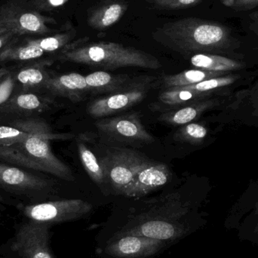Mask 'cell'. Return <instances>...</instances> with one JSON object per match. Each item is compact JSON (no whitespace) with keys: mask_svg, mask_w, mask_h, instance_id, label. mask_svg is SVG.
<instances>
[{"mask_svg":"<svg viewBox=\"0 0 258 258\" xmlns=\"http://www.w3.org/2000/svg\"><path fill=\"white\" fill-rule=\"evenodd\" d=\"M201 0H151L152 3L164 9H176L195 6Z\"/></svg>","mask_w":258,"mask_h":258,"instance_id":"27","label":"cell"},{"mask_svg":"<svg viewBox=\"0 0 258 258\" xmlns=\"http://www.w3.org/2000/svg\"><path fill=\"white\" fill-rule=\"evenodd\" d=\"M42 88L53 95L63 97L73 102L83 101L89 94L86 77L77 73L50 77Z\"/></svg>","mask_w":258,"mask_h":258,"instance_id":"13","label":"cell"},{"mask_svg":"<svg viewBox=\"0 0 258 258\" xmlns=\"http://www.w3.org/2000/svg\"><path fill=\"white\" fill-rule=\"evenodd\" d=\"M54 104L49 98H44L35 94L17 95L3 104L2 110L10 113H33L48 110Z\"/></svg>","mask_w":258,"mask_h":258,"instance_id":"20","label":"cell"},{"mask_svg":"<svg viewBox=\"0 0 258 258\" xmlns=\"http://www.w3.org/2000/svg\"><path fill=\"white\" fill-rule=\"evenodd\" d=\"M153 38L182 54L227 53L237 44L230 29L224 24L196 18L164 24L155 32Z\"/></svg>","mask_w":258,"mask_h":258,"instance_id":"2","label":"cell"},{"mask_svg":"<svg viewBox=\"0 0 258 258\" xmlns=\"http://www.w3.org/2000/svg\"><path fill=\"white\" fill-rule=\"evenodd\" d=\"M51 63L50 60H45L42 63L23 68L17 74V81L26 89L36 86L42 87L45 81L51 77L45 69V66Z\"/></svg>","mask_w":258,"mask_h":258,"instance_id":"24","label":"cell"},{"mask_svg":"<svg viewBox=\"0 0 258 258\" xmlns=\"http://www.w3.org/2000/svg\"><path fill=\"white\" fill-rule=\"evenodd\" d=\"M195 228L189 203L179 192L132 203L104 226L98 237L130 233L174 244Z\"/></svg>","mask_w":258,"mask_h":258,"instance_id":"1","label":"cell"},{"mask_svg":"<svg viewBox=\"0 0 258 258\" xmlns=\"http://www.w3.org/2000/svg\"><path fill=\"white\" fill-rule=\"evenodd\" d=\"M69 0H45L47 4L49 5L51 7H58V6H63Z\"/></svg>","mask_w":258,"mask_h":258,"instance_id":"31","label":"cell"},{"mask_svg":"<svg viewBox=\"0 0 258 258\" xmlns=\"http://www.w3.org/2000/svg\"><path fill=\"white\" fill-rule=\"evenodd\" d=\"M99 162L107 181L110 182L118 195L122 196L134 177L152 162L141 153L128 149L109 153Z\"/></svg>","mask_w":258,"mask_h":258,"instance_id":"7","label":"cell"},{"mask_svg":"<svg viewBox=\"0 0 258 258\" xmlns=\"http://www.w3.org/2000/svg\"><path fill=\"white\" fill-rule=\"evenodd\" d=\"M190 63L198 69L214 72L228 73L243 68L242 62L213 54H197L191 56Z\"/></svg>","mask_w":258,"mask_h":258,"instance_id":"21","label":"cell"},{"mask_svg":"<svg viewBox=\"0 0 258 258\" xmlns=\"http://www.w3.org/2000/svg\"><path fill=\"white\" fill-rule=\"evenodd\" d=\"M50 225L31 221L20 227L12 244L22 258H54L49 246Z\"/></svg>","mask_w":258,"mask_h":258,"instance_id":"10","label":"cell"},{"mask_svg":"<svg viewBox=\"0 0 258 258\" xmlns=\"http://www.w3.org/2000/svg\"><path fill=\"white\" fill-rule=\"evenodd\" d=\"M216 104L214 100H200L172 110H166L159 116V120L171 125H183L190 123L202 113Z\"/></svg>","mask_w":258,"mask_h":258,"instance_id":"17","label":"cell"},{"mask_svg":"<svg viewBox=\"0 0 258 258\" xmlns=\"http://www.w3.org/2000/svg\"><path fill=\"white\" fill-rule=\"evenodd\" d=\"M3 197H2L1 195H0V203H1V202H3Z\"/></svg>","mask_w":258,"mask_h":258,"instance_id":"34","label":"cell"},{"mask_svg":"<svg viewBox=\"0 0 258 258\" xmlns=\"http://www.w3.org/2000/svg\"><path fill=\"white\" fill-rule=\"evenodd\" d=\"M226 75H228V73L214 72L201 69L188 70L179 74L165 76L161 79L160 81L159 80L156 82V86H159L161 89L165 90L179 89L192 86L209 79Z\"/></svg>","mask_w":258,"mask_h":258,"instance_id":"18","label":"cell"},{"mask_svg":"<svg viewBox=\"0 0 258 258\" xmlns=\"http://www.w3.org/2000/svg\"><path fill=\"white\" fill-rule=\"evenodd\" d=\"M238 77L233 75H226L224 77H217V78L209 79L204 80L197 84L192 86H186L184 89H191L200 92H213L215 89L230 86L236 81Z\"/></svg>","mask_w":258,"mask_h":258,"instance_id":"26","label":"cell"},{"mask_svg":"<svg viewBox=\"0 0 258 258\" xmlns=\"http://www.w3.org/2000/svg\"><path fill=\"white\" fill-rule=\"evenodd\" d=\"M154 80L153 77L139 78L124 90L95 100L89 104L88 113L100 119L128 110L144 101Z\"/></svg>","mask_w":258,"mask_h":258,"instance_id":"9","label":"cell"},{"mask_svg":"<svg viewBox=\"0 0 258 258\" xmlns=\"http://www.w3.org/2000/svg\"><path fill=\"white\" fill-rule=\"evenodd\" d=\"M9 74H10V71L9 70L6 69V68H1L0 69V80Z\"/></svg>","mask_w":258,"mask_h":258,"instance_id":"33","label":"cell"},{"mask_svg":"<svg viewBox=\"0 0 258 258\" xmlns=\"http://www.w3.org/2000/svg\"><path fill=\"white\" fill-rule=\"evenodd\" d=\"M48 183L16 167L0 163V186L18 191H36L45 189Z\"/></svg>","mask_w":258,"mask_h":258,"instance_id":"15","label":"cell"},{"mask_svg":"<svg viewBox=\"0 0 258 258\" xmlns=\"http://www.w3.org/2000/svg\"><path fill=\"white\" fill-rule=\"evenodd\" d=\"M236 0H221V3L226 7L232 8Z\"/></svg>","mask_w":258,"mask_h":258,"instance_id":"32","label":"cell"},{"mask_svg":"<svg viewBox=\"0 0 258 258\" xmlns=\"http://www.w3.org/2000/svg\"><path fill=\"white\" fill-rule=\"evenodd\" d=\"M213 92H200L184 88L168 89L161 92L158 101L165 107V111H166L194 101L206 99Z\"/></svg>","mask_w":258,"mask_h":258,"instance_id":"22","label":"cell"},{"mask_svg":"<svg viewBox=\"0 0 258 258\" xmlns=\"http://www.w3.org/2000/svg\"><path fill=\"white\" fill-rule=\"evenodd\" d=\"M52 132L49 125L33 118L18 119L0 125V146H9L24 141L34 135H42Z\"/></svg>","mask_w":258,"mask_h":258,"instance_id":"14","label":"cell"},{"mask_svg":"<svg viewBox=\"0 0 258 258\" xmlns=\"http://www.w3.org/2000/svg\"><path fill=\"white\" fill-rule=\"evenodd\" d=\"M89 94L102 95L120 92L137 81L127 75H113L105 71H96L86 77Z\"/></svg>","mask_w":258,"mask_h":258,"instance_id":"16","label":"cell"},{"mask_svg":"<svg viewBox=\"0 0 258 258\" xmlns=\"http://www.w3.org/2000/svg\"><path fill=\"white\" fill-rule=\"evenodd\" d=\"M70 133L51 132L34 135L24 141L9 146H0V159L28 169L48 173L62 180H75L71 168L58 159L51 150V141L71 139Z\"/></svg>","mask_w":258,"mask_h":258,"instance_id":"4","label":"cell"},{"mask_svg":"<svg viewBox=\"0 0 258 258\" xmlns=\"http://www.w3.org/2000/svg\"><path fill=\"white\" fill-rule=\"evenodd\" d=\"M170 177L171 171L165 164L152 162L134 177L123 197L141 199L166 184Z\"/></svg>","mask_w":258,"mask_h":258,"instance_id":"12","label":"cell"},{"mask_svg":"<svg viewBox=\"0 0 258 258\" xmlns=\"http://www.w3.org/2000/svg\"><path fill=\"white\" fill-rule=\"evenodd\" d=\"M206 127L198 123H188L183 125L174 135V138L181 142L199 144L203 142L207 136Z\"/></svg>","mask_w":258,"mask_h":258,"instance_id":"25","label":"cell"},{"mask_svg":"<svg viewBox=\"0 0 258 258\" xmlns=\"http://www.w3.org/2000/svg\"><path fill=\"white\" fill-rule=\"evenodd\" d=\"M128 5L122 1H108L89 15L88 24L92 28L104 30L117 22L126 12Z\"/></svg>","mask_w":258,"mask_h":258,"instance_id":"19","label":"cell"},{"mask_svg":"<svg viewBox=\"0 0 258 258\" xmlns=\"http://www.w3.org/2000/svg\"><path fill=\"white\" fill-rule=\"evenodd\" d=\"M92 210L93 206L91 203L78 199L30 205L21 209L23 214L30 221L49 225L82 219Z\"/></svg>","mask_w":258,"mask_h":258,"instance_id":"8","label":"cell"},{"mask_svg":"<svg viewBox=\"0 0 258 258\" xmlns=\"http://www.w3.org/2000/svg\"><path fill=\"white\" fill-rule=\"evenodd\" d=\"M77 149L83 166L92 181L100 186L104 185V183L107 181V177L95 154L89 150L86 144L80 141H77Z\"/></svg>","mask_w":258,"mask_h":258,"instance_id":"23","label":"cell"},{"mask_svg":"<svg viewBox=\"0 0 258 258\" xmlns=\"http://www.w3.org/2000/svg\"><path fill=\"white\" fill-rule=\"evenodd\" d=\"M16 37L15 35L11 33H5L0 34V49L6 47L8 44L14 41V39Z\"/></svg>","mask_w":258,"mask_h":258,"instance_id":"30","label":"cell"},{"mask_svg":"<svg viewBox=\"0 0 258 258\" xmlns=\"http://www.w3.org/2000/svg\"><path fill=\"white\" fill-rule=\"evenodd\" d=\"M257 27H258V19H257Z\"/></svg>","mask_w":258,"mask_h":258,"instance_id":"35","label":"cell"},{"mask_svg":"<svg viewBox=\"0 0 258 258\" xmlns=\"http://www.w3.org/2000/svg\"><path fill=\"white\" fill-rule=\"evenodd\" d=\"M55 21L30 9L24 0H10L0 7V34L33 36L51 33L48 24Z\"/></svg>","mask_w":258,"mask_h":258,"instance_id":"6","label":"cell"},{"mask_svg":"<svg viewBox=\"0 0 258 258\" xmlns=\"http://www.w3.org/2000/svg\"><path fill=\"white\" fill-rule=\"evenodd\" d=\"M98 258H154L173 244L130 233H113L98 237Z\"/></svg>","mask_w":258,"mask_h":258,"instance_id":"5","label":"cell"},{"mask_svg":"<svg viewBox=\"0 0 258 258\" xmlns=\"http://www.w3.org/2000/svg\"><path fill=\"white\" fill-rule=\"evenodd\" d=\"M95 126L101 133L112 139L145 144L155 141L154 137L146 130L138 113L102 119L95 122Z\"/></svg>","mask_w":258,"mask_h":258,"instance_id":"11","label":"cell"},{"mask_svg":"<svg viewBox=\"0 0 258 258\" xmlns=\"http://www.w3.org/2000/svg\"><path fill=\"white\" fill-rule=\"evenodd\" d=\"M86 40L85 38L68 44L59 52L58 60L106 70L127 67L149 70L162 68V63L156 57L141 50L116 42H86Z\"/></svg>","mask_w":258,"mask_h":258,"instance_id":"3","label":"cell"},{"mask_svg":"<svg viewBox=\"0 0 258 258\" xmlns=\"http://www.w3.org/2000/svg\"><path fill=\"white\" fill-rule=\"evenodd\" d=\"M258 6V0H236L233 5L234 10L239 11L250 10Z\"/></svg>","mask_w":258,"mask_h":258,"instance_id":"29","label":"cell"},{"mask_svg":"<svg viewBox=\"0 0 258 258\" xmlns=\"http://www.w3.org/2000/svg\"><path fill=\"white\" fill-rule=\"evenodd\" d=\"M2 80H0V105H3L9 101L15 86V80L10 74L6 76L3 81Z\"/></svg>","mask_w":258,"mask_h":258,"instance_id":"28","label":"cell"}]
</instances>
